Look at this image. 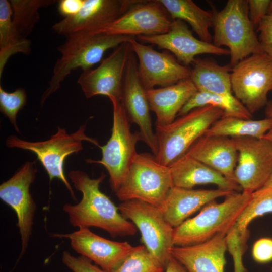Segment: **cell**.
<instances>
[{
	"label": "cell",
	"instance_id": "1",
	"mask_svg": "<svg viewBox=\"0 0 272 272\" xmlns=\"http://www.w3.org/2000/svg\"><path fill=\"white\" fill-rule=\"evenodd\" d=\"M68 177L82 197L77 204L66 203L63 210L67 214L71 224L80 227H95L105 230L111 236L134 235L137 228L119 212L110 198L100 190L105 174L91 178L85 172L72 170Z\"/></svg>",
	"mask_w": 272,
	"mask_h": 272
},
{
	"label": "cell",
	"instance_id": "2",
	"mask_svg": "<svg viewBox=\"0 0 272 272\" xmlns=\"http://www.w3.org/2000/svg\"><path fill=\"white\" fill-rule=\"evenodd\" d=\"M65 36V41L57 48L61 56L54 66L49 87L41 99V105L59 88L61 82L72 71L78 68H81L83 72L91 69L94 65L101 61L107 50L116 48L122 43L135 38L85 31L76 32Z\"/></svg>",
	"mask_w": 272,
	"mask_h": 272
},
{
	"label": "cell",
	"instance_id": "3",
	"mask_svg": "<svg viewBox=\"0 0 272 272\" xmlns=\"http://www.w3.org/2000/svg\"><path fill=\"white\" fill-rule=\"evenodd\" d=\"M252 194L234 192L220 203L212 201L195 217L174 228V246H186L207 241L219 234H226L250 201Z\"/></svg>",
	"mask_w": 272,
	"mask_h": 272
},
{
	"label": "cell",
	"instance_id": "4",
	"mask_svg": "<svg viewBox=\"0 0 272 272\" xmlns=\"http://www.w3.org/2000/svg\"><path fill=\"white\" fill-rule=\"evenodd\" d=\"M248 13V1L229 0L220 11H215L213 44L226 46L232 68L249 56L264 53Z\"/></svg>",
	"mask_w": 272,
	"mask_h": 272
},
{
	"label": "cell",
	"instance_id": "5",
	"mask_svg": "<svg viewBox=\"0 0 272 272\" xmlns=\"http://www.w3.org/2000/svg\"><path fill=\"white\" fill-rule=\"evenodd\" d=\"M224 115L221 109L207 106L194 109L168 125L156 126L158 153L155 158L157 161L170 166L186 154L192 145Z\"/></svg>",
	"mask_w": 272,
	"mask_h": 272
},
{
	"label": "cell",
	"instance_id": "6",
	"mask_svg": "<svg viewBox=\"0 0 272 272\" xmlns=\"http://www.w3.org/2000/svg\"><path fill=\"white\" fill-rule=\"evenodd\" d=\"M173 186L169 166L159 163L149 153H138L124 181L114 192L122 202L139 200L161 209Z\"/></svg>",
	"mask_w": 272,
	"mask_h": 272
},
{
	"label": "cell",
	"instance_id": "7",
	"mask_svg": "<svg viewBox=\"0 0 272 272\" xmlns=\"http://www.w3.org/2000/svg\"><path fill=\"white\" fill-rule=\"evenodd\" d=\"M86 125H81L75 132L67 133L65 128L58 126L56 132L50 139L43 141L30 142L16 135H9L6 146L11 148L28 150L34 153L48 173L50 181L60 180L76 199L73 190L68 182L64 171V161L67 157L83 149V141L89 142L100 147L97 140L85 134Z\"/></svg>",
	"mask_w": 272,
	"mask_h": 272
},
{
	"label": "cell",
	"instance_id": "8",
	"mask_svg": "<svg viewBox=\"0 0 272 272\" xmlns=\"http://www.w3.org/2000/svg\"><path fill=\"white\" fill-rule=\"evenodd\" d=\"M113 124L111 134L107 143L100 146V160L87 159L89 163L103 165L109 175L112 189L115 192L124 181L130 166L138 153L136 145L141 141L139 131L132 133L129 121L120 102H112Z\"/></svg>",
	"mask_w": 272,
	"mask_h": 272
},
{
	"label": "cell",
	"instance_id": "9",
	"mask_svg": "<svg viewBox=\"0 0 272 272\" xmlns=\"http://www.w3.org/2000/svg\"><path fill=\"white\" fill-rule=\"evenodd\" d=\"M118 208L139 230L144 245L165 269L172 257L174 228L166 221L162 210L139 200L121 202Z\"/></svg>",
	"mask_w": 272,
	"mask_h": 272
},
{
	"label": "cell",
	"instance_id": "10",
	"mask_svg": "<svg viewBox=\"0 0 272 272\" xmlns=\"http://www.w3.org/2000/svg\"><path fill=\"white\" fill-rule=\"evenodd\" d=\"M234 96L251 114L265 107L272 91V58L264 53L244 58L231 69Z\"/></svg>",
	"mask_w": 272,
	"mask_h": 272
},
{
	"label": "cell",
	"instance_id": "11",
	"mask_svg": "<svg viewBox=\"0 0 272 272\" xmlns=\"http://www.w3.org/2000/svg\"><path fill=\"white\" fill-rule=\"evenodd\" d=\"M238 152L234 180L242 191L252 193L263 187L272 171V143L264 139L232 138Z\"/></svg>",
	"mask_w": 272,
	"mask_h": 272
},
{
	"label": "cell",
	"instance_id": "12",
	"mask_svg": "<svg viewBox=\"0 0 272 272\" xmlns=\"http://www.w3.org/2000/svg\"><path fill=\"white\" fill-rule=\"evenodd\" d=\"M120 103L129 121L138 126L141 141L149 147L155 157L158 145L152 128L147 90L141 81L137 57L132 49L123 77Z\"/></svg>",
	"mask_w": 272,
	"mask_h": 272
},
{
	"label": "cell",
	"instance_id": "13",
	"mask_svg": "<svg viewBox=\"0 0 272 272\" xmlns=\"http://www.w3.org/2000/svg\"><path fill=\"white\" fill-rule=\"evenodd\" d=\"M36 172V161L27 162L0 185L1 199L17 215V225L21 239V255L27 248L32 234L36 205L30 194V187L35 179Z\"/></svg>",
	"mask_w": 272,
	"mask_h": 272
},
{
	"label": "cell",
	"instance_id": "14",
	"mask_svg": "<svg viewBox=\"0 0 272 272\" xmlns=\"http://www.w3.org/2000/svg\"><path fill=\"white\" fill-rule=\"evenodd\" d=\"M173 21L159 0H139L119 18L94 33L134 37L162 34L170 31Z\"/></svg>",
	"mask_w": 272,
	"mask_h": 272
},
{
	"label": "cell",
	"instance_id": "15",
	"mask_svg": "<svg viewBox=\"0 0 272 272\" xmlns=\"http://www.w3.org/2000/svg\"><path fill=\"white\" fill-rule=\"evenodd\" d=\"M129 41L116 48L98 67L81 74L77 82L86 98L103 95L111 102H120L123 77L131 50Z\"/></svg>",
	"mask_w": 272,
	"mask_h": 272
},
{
	"label": "cell",
	"instance_id": "16",
	"mask_svg": "<svg viewBox=\"0 0 272 272\" xmlns=\"http://www.w3.org/2000/svg\"><path fill=\"white\" fill-rule=\"evenodd\" d=\"M129 42L138 59L139 75L147 90L156 86L172 85L190 78L191 70L179 63L168 51H157L135 38Z\"/></svg>",
	"mask_w": 272,
	"mask_h": 272
},
{
	"label": "cell",
	"instance_id": "17",
	"mask_svg": "<svg viewBox=\"0 0 272 272\" xmlns=\"http://www.w3.org/2000/svg\"><path fill=\"white\" fill-rule=\"evenodd\" d=\"M52 236L67 238L74 250L106 272H112L135 248L127 242L104 238L86 227H80L71 233L53 234Z\"/></svg>",
	"mask_w": 272,
	"mask_h": 272
},
{
	"label": "cell",
	"instance_id": "18",
	"mask_svg": "<svg viewBox=\"0 0 272 272\" xmlns=\"http://www.w3.org/2000/svg\"><path fill=\"white\" fill-rule=\"evenodd\" d=\"M139 0H84L80 10L52 26L58 34L80 31L96 33L119 18Z\"/></svg>",
	"mask_w": 272,
	"mask_h": 272
},
{
	"label": "cell",
	"instance_id": "19",
	"mask_svg": "<svg viewBox=\"0 0 272 272\" xmlns=\"http://www.w3.org/2000/svg\"><path fill=\"white\" fill-rule=\"evenodd\" d=\"M137 38L143 43L154 44L160 49L171 52L179 63L187 67L193 64L198 55H229L228 49L195 37L186 23L179 19L173 21L171 29L166 33L139 35Z\"/></svg>",
	"mask_w": 272,
	"mask_h": 272
},
{
	"label": "cell",
	"instance_id": "20",
	"mask_svg": "<svg viewBox=\"0 0 272 272\" xmlns=\"http://www.w3.org/2000/svg\"><path fill=\"white\" fill-rule=\"evenodd\" d=\"M225 234L204 242L186 246H174L172 256L189 272H224L227 246Z\"/></svg>",
	"mask_w": 272,
	"mask_h": 272
},
{
	"label": "cell",
	"instance_id": "21",
	"mask_svg": "<svg viewBox=\"0 0 272 272\" xmlns=\"http://www.w3.org/2000/svg\"><path fill=\"white\" fill-rule=\"evenodd\" d=\"M186 154L235 182L234 174L238 152L232 138L205 134L192 145Z\"/></svg>",
	"mask_w": 272,
	"mask_h": 272
},
{
	"label": "cell",
	"instance_id": "22",
	"mask_svg": "<svg viewBox=\"0 0 272 272\" xmlns=\"http://www.w3.org/2000/svg\"><path fill=\"white\" fill-rule=\"evenodd\" d=\"M232 192L219 188L193 189L173 186L161 210L166 221L174 228L209 202Z\"/></svg>",
	"mask_w": 272,
	"mask_h": 272
},
{
	"label": "cell",
	"instance_id": "23",
	"mask_svg": "<svg viewBox=\"0 0 272 272\" xmlns=\"http://www.w3.org/2000/svg\"><path fill=\"white\" fill-rule=\"evenodd\" d=\"M169 167L173 186L192 189L197 185L211 184L223 190L242 191L236 183L187 154L175 161Z\"/></svg>",
	"mask_w": 272,
	"mask_h": 272
},
{
	"label": "cell",
	"instance_id": "24",
	"mask_svg": "<svg viewBox=\"0 0 272 272\" xmlns=\"http://www.w3.org/2000/svg\"><path fill=\"white\" fill-rule=\"evenodd\" d=\"M197 91L190 78L172 85L147 90L150 110L156 116V126H163L172 122Z\"/></svg>",
	"mask_w": 272,
	"mask_h": 272
},
{
	"label": "cell",
	"instance_id": "25",
	"mask_svg": "<svg viewBox=\"0 0 272 272\" xmlns=\"http://www.w3.org/2000/svg\"><path fill=\"white\" fill-rule=\"evenodd\" d=\"M191 70L190 79L198 91L234 99L229 65H220L208 59H196Z\"/></svg>",
	"mask_w": 272,
	"mask_h": 272
},
{
	"label": "cell",
	"instance_id": "26",
	"mask_svg": "<svg viewBox=\"0 0 272 272\" xmlns=\"http://www.w3.org/2000/svg\"><path fill=\"white\" fill-rule=\"evenodd\" d=\"M171 18L188 23L199 39L211 43L210 28L213 27L214 11H206L191 0H159Z\"/></svg>",
	"mask_w": 272,
	"mask_h": 272
},
{
	"label": "cell",
	"instance_id": "27",
	"mask_svg": "<svg viewBox=\"0 0 272 272\" xmlns=\"http://www.w3.org/2000/svg\"><path fill=\"white\" fill-rule=\"evenodd\" d=\"M13 9L10 2L0 0V77L4 68L13 55L20 52L31 53V41L21 37L13 24Z\"/></svg>",
	"mask_w": 272,
	"mask_h": 272
},
{
	"label": "cell",
	"instance_id": "28",
	"mask_svg": "<svg viewBox=\"0 0 272 272\" xmlns=\"http://www.w3.org/2000/svg\"><path fill=\"white\" fill-rule=\"evenodd\" d=\"M272 129V119L253 120L234 117H222L216 121L205 134L230 138L248 137L263 138Z\"/></svg>",
	"mask_w": 272,
	"mask_h": 272
},
{
	"label": "cell",
	"instance_id": "29",
	"mask_svg": "<svg viewBox=\"0 0 272 272\" xmlns=\"http://www.w3.org/2000/svg\"><path fill=\"white\" fill-rule=\"evenodd\" d=\"M211 106L221 109L223 117L251 119L252 114L236 98L229 99L210 92L198 91L189 99L178 114L182 116L200 107Z\"/></svg>",
	"mask_w": 272,
	"mask_h": 272
},
{
	"label": "cell",
	"instance_id": "30",
	"mask_svg": "<svg viewBox=\"0 0 272 272\" xmlns=\"http://www.w3.org/2000/svg\"><path fill=\"white\" fill-rule=\"evenodd\" d=\"M55 0H11L12 22L17 33L27 38L40 19L39 9L55 4Z\"/></svg>",
	"mask_w": 272,
	"mask_h": 272
},
{
	"label": "cell",
	"instance_id": "31",
	"mask_svg": "<svg viewBox=\"0 0 272 272\" xmlns=\"http://www.w3.org/2000/svg\"><path fill=\"white\" fill-rule=\"evenodd\" d=\"M268 213H272V189L261 188L252 193L235 225L241 229L248 228L253 220Z\"/></svg>",
	"mask_w": 272,
	"mask_h": 272
},
{
	"label": "cell",
	"instance_id": "32",
	"mask_svg": "<svg viewBox=\"0 0 272 272\" xmlns=\"http://www.w3.org/2000/svg\"><path fill=\"white\" fill-rule=\"evenodd\" d=\"M165 269L145 245L135 249L112 272H164Z\"/></svg>",
	"mask_w": 272,
	"mask_h": 272
},
{
	"label": "cell",
	"instance_id": "33",
	"mask_svg": "<svg viewBox=\"0 0 272 272\" xmlns=\"http://www.w3.org/2000/svg\"><path fill=\"white\" fill-rule=\"evenodd\" d=\"M249 237L248 228L241 229L235 224L225 236L227 250L233 260L234 272H247L243 263V256L247 248Z\"/></svg>",
	"mask_w": 272,
	"mask_h": 272
},
{
	"label": "cell",
	"instance_id": "34",
	"mask_svg": "<svg viewBox=\"0 0 272 272\" xmlns=\"http://www.w3.org/2000/svg\"><path fill=\"white\" fill-rule=\"evenodd\" d=\"M27 102V95L24 89L18 88L12 92L5 91L0 86V110L7 117L17 132L20 130L17 124V115Z\"/></svg>",
	"mask_w": 272,
	"mask_h": 272
},
{
	"label": "cell",
	"instance_id": "35",
	"mask_svg": "<svg viewBox=\"0 0 272 272\" xmlns=\"http://www.w3.org/2000/svg\"><path fill=\"white\" fill-rule=\"evenodd\" d=\"M62 260L73 272H106L93 265L88 258L83 256H74L67 251L63 253Z\"/></svg>",
	"mask_w": 272,
	"mask_h": 272
},
{
	"label": "cell",
	"instance_id": "36",
	"mask_svg": "<svg viewBox=\"0 0 272 272\" xmlns=\"http://www.w3.org/2000/svg\"><path fill=\"white\" fill-rule=\"evenodd\" d=\"M257 26L258 38L262 49L272 58V12L267 14Z\"/></svg>",
	"mask_w": 272,
	"mask_h": 272
},
{
	"label": "cell",
	"instance_id": "37",
	"mask_svg": "<svg viewBox=\"0 0 272 272\" xmlns=\"http://www.w3.org/2000/svg\"><path fill=\"white\" fill-rule=\"evenodd\" d=\"M252 256L255 261L266 263L272 261V238H262L253 244Z\"/></svg>",
	"mask_w": 272,
	"mask_h": 272
},
{
	"label": "cell",
	"instance_id": "38",
	"mask_svg": "<svg viewBox=\"0 0 272 272\" xmlns=\"http://www.w3.org/2000/svg\"><path fill=\"white\" fill-rule=\"evenodd\" d=\"M271 1L248 0L249 18L254 26L270 12Z\"/></svg>",
	"mask_w": 272,
	"mask_h": 272
},
{
	"label": "cell",
	"instance_id": "39",
	"mask_svg": "<svg viewBox=\"0 0 272 272\" xmlns=\"http://www.w3.org/2000/svg\"><path fill=\"white\" fill-rule=\"evenodd\" d=\"M84 0H61L58 1V11L65 17L76 14L81 9Z\"/></svg>",
	"mask_w": 272,
	"mask_h": 272
},
{
	"label": "cell",
	"instance_id": "40",
	"mask_svg": "<svg viewBox=\"0 0 272 272\" xmlns=\"http://www.w3.org/2000/svg\"><path fill=\"white\" fill-rule=\"evenodd\" d=\"M164 272H189L179 262L172 257Z\"/></svg>",
	"mask_w": 272,
	"mask_h": 272
},
{
	"label": "cell",
	"instance_id": "41",
	"mask_svg": "<svg viewBox=\"0 0 272 272\" xmlns=\"http://www.w3.org/2000/svg\"><path fill=\"white\" fill-rule=\"evenodd\" d=\"M266 117L272 119V100L268 101L265 107ZM272 143V129L268 131L263 138Z\"/></svg>",
	"mask_w": 272,
	"mask_h": 272
},
{
	"label": "cell",
	"instance_id": "42",
	"mask_svg": "<svg viewBox=\"0 0 272 272\" xmlns=\"http://www.w3.org/2000/svg\"><path fill=\"white\" fill-rule=\"evenodd\" d=\"M261 188L272 189V171L268 179L263 187Z\"/></svg>",
	"mask_w": 272,
	"mask_h": 272
}]
</instances>
